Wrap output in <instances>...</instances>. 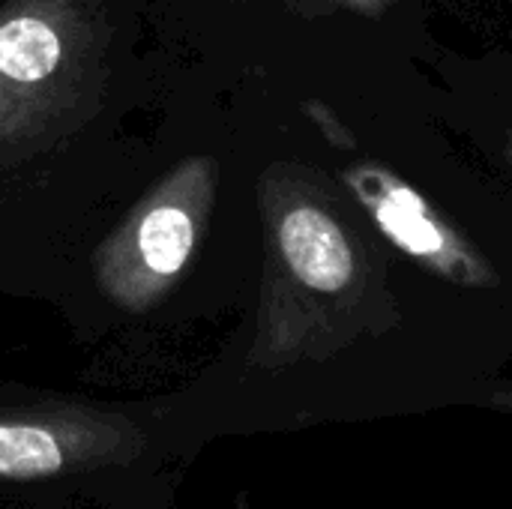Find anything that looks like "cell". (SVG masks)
<instances>
[{"label":"cell","instance_id":"obj_3","mask_svg":"<svg viewBox=\"0 0 512 509\" xmlns=\"http://www.w3.org/2000/svg\"><path fill=\"white\" fill-rule=\"evenodd\" d=\"M273 264L294 288L339 294L354 282V249L342 225L312 198H270Z\"/></svg>","mask_w":512,"mask_h":509},{"label":"cell","instance_id":"obj_6","mask_svg":"<svg viewBox=\"0 0 512 509\" xmlns=\"http://www.w3.org/2000/svg\"><path fill=\"white\" fill-rule=\"evenodd\" d=\"M348 3H363V0H348Z\"/></svg>","mask_w":512,"mask_h":509},{"label":"cell","instance_id":"obj_4","mask_svg":"<svg viewBox=\"0 0 512 509\" xmlns=\"http://www.w3.org/2000/svg\"><path fill=\"white\" fill-rule=\"evenodd\" d=\"M114 426L78 411H42L0 417V477L39 480L66 471L75 459H87L102 444H117Z\"/></svg>","mask_w":512,"mask_h":509},{"label":"cell","instance_id":"obj_5","mask_svg":"<svg viewBox=\"0 0 512 509\" xmlns=\"http://www.w3.org/2000/svg\"><path fill=\"white\" fill-rule=\"evenodd\" d=\"M354 192L375 216L378 228L408 255L429 261L444 273H459L465 267V252L456 246L453 234L435 222L429 207L402 183L387 180L378 171H357L351 177Z\"/></svg>","mask_w":512,"mask_h":509},{"label":"cell","instance_id":"obj_2","mask_svg":"<svg viewBox=\"0 0 512 509\" xmlns=\"http://www.w3.org/2000/svg\"><path fill=\"white\" fill-rule=\"evenodd\" d=\"M219 165L210 156L177 162L153 183L93 252L99 291L126 312L162 303L189 270L213 216Z\"/></svg>","mask_w":512,"mask_h":509},{"label":"cell","instance_id":"obj_1","mask_svg":"<svg viewBox=\"0 0 512 509\" xmlns=\"http://www.w3.org/2000/svg\"><path fill=\"white\" fill-rule=\"evenodd\" d=\"M108 48L102 0L0 3V171L48 153L96 117Z\"/></svg>","mask_w":512,"mask_h":509}]
</instances>
